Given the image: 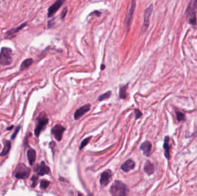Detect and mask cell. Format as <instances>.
Segmentation results:
<instances>
[{"label": "cell", "instance_id": "1", "mask_svg": "<svg viewBox=\"0 0 197 196\" xmlns=\"http://www.w3.org/2000/svg\"><path fill=\"white\" fill-rule=\"evenodd\" d=\"M110 191L113 196H127L129 190L122 182L116 181L111 186Z\"/></svg>", "mask_w": 197, "mask_h": 196}, {"label": "cell", "instance_id": "2", "mask_svg": "<svg viewBox=\"0 0 197 196\" xmlns=\"http://www.w3.org/2000/svg\"><path fill=\"white\" fill-rule=\"evenodd\" d=\"M12 62V51L10 48L3 47L0 52V65L8 66Z\"/></svg>", "mask_w": 197, "mask_h": 196}, {"label": "cell", "instance_id": "3", "mask_svg": "<svg viewBox=\"0 0 197 196\" xmlns=\"http://www.w3.org/2000/svg\"><path fill=\"white\" fill-rule=\"evenodd\" d=\"M197 7L196 1H191L189 3L186 10V15L188 19V21L191 24L194 25L196 24L195 11Z\"/></svg>", "mask_w": 197, "mask_h": 196}, {"label": "cell", "instance_id": "4", "mask_svg": "<svg viewBox=\"0 0 197 196\" xmlns=\"http://www.w3.org/2000/svg\"><path fill=\"white\" fill-rule=\"evenodd\" d=\"M49 122V119L46 117L45 112H42L37 118V124L35 129V134L39 136L42 130L45 127Z\"/></svg>", "mask_w": 197, "mask_h": 196}, {"label": "cell", "instance_id": "5", "mask_svg": "<svg viewBox=\"0 0 197 196\" xmlns=\"http://www.w3.org/2000/svg\"><path fill=\"white\" fill-rule=\"evenodd\" d=\"M30 170L23 164H19L15 171V177L18 179H23L27 177L30 174Z\"/></svg>", "mask_w": 197, "mask_h": 196}, {"label": "cell", "instance_id": "6", "mask_svg": "<svg viewBox=\"0 0 197 196\" xmlns=\"http://www.w3.org/2000/svg\"><path fill=\"white\" fill-rule=\"evenodd\" d=\"M65 128L60 124H56L51 130V132L58 141H61Z\"/></svg>", "mask_w": 197, "mask_h": 196}, {"label": "cell", "instance_id": "7", "mask_svg": "<svg viewBox=\"0 0 197 196\" xmlns=\"http://www.w3.org/2000/svg\"><path fill=\"white\" fill-rule=\"evenodd\" d=\"M152 11H153V5H150L144 11V23H143V26H142V28L144 31H146L149 27L150 17L151 16Z\"/></svg>", "mask_w": 197, "mask_h": 196}, {"label": "cell", "instance_id": "8", "mask_svg": "<svg viewBox=\"0 0 197 196\" xmlns=\"http://www.w3.org/2000/svg\"><path fill=\"white\" fill-rule=\"evenodd\" d=\"M64 3L65 1L58 0V1H55L52 5H51L48 9V17H51L53 16H54V15L58 11V9L61 7V6Z\"/></svg>", "mask_w": 197, "mask_h": 196}, {"label": "cell", "instance_id": "9", "mask_svg": "<svg viewBox=\"0 0 197 196\" xmlns=\"http://www.w3.org/2000/svg\"><path fill=\"white\" fill-rule=\"evenodd\" d=\"M112 178V173L110 170H106L102 173L100 183L102 186H106L110 182Z\"/></svg>", "mask_w": 197, "mask_h": 196}, {"label": "cell", "instance_id": "10", "mask_svg": "<svg viewBox=\"0 0 197 196\" xmlns=\"http://www.w3.org/2000/svg\"><path fill=\"white\" fill-rule=\"evenodd\" d=\"M90 104H87L82 106L80 108L78 109L74 113V119L76 120H78L82 116H84L85 113L89 112L90 110Z\"/></svg>", "mask_w": 197, "mask_h": 196}, {"label": "cell", "instance_id": "11", "mask_svg": "<svg viewBox=\"0 0 197 196\" xmlns=\"http://www.w3.org/2000/svg\"><path fill=\"white\" fill-rule=\"evenodd\" d=\"M130 7L129 10L128 12V14L126 15V24L128 28H129V27L130 26V23L133 18V13L134 12V9L136 7V3L134 1H132L131 2V4H130Z\"/></svg>", "mask_w": 197, "mask_h": 196}, {"label": "cell", "instance_id": "12", "mask_svg": "<svg viewBox=\"0 0 197 196\" xmlns=\"http://www.w3.org/2000/svg\"><path fill=\"white\" fill-rule=\"evenodd\" d=\"M35 170L39 175H44L49 174L50 172V168L45 164L44 162H42L40 164L37 165L35 168Z\"/></svg>", "mask_w": 197, "mask_h": 196}, {"label": "cell", "instance_id": "13", "mask_svg": "<svg viewBox=\"0 0 197 196\" xmlns=\"http://www.w3.org/2000/svg\"><path fill=\"white\" fill-rule=\"evenodd\" d=\"M169 138L168 136H167L164 138V144H163V148L164 150V155L165 157L169 160L171 158L170 155V146L169 144Z\"/></svg>", "mask_w": 197, "mask_h": 196}, {"label": "cell", "instance_id": "14", "mask_svg": "<svg viewBox=\"0 0 197 196\" xmlns=\"http://www.w3.org/2000/svg\"><path fill=\"white\" fill-rule=\"evenodd\" d=\"M140 149L143 151L144 154L146 156H149L150 154V151L152 149V144L149 141H145L141 145Z\"/></svg>", "mask_w": 197, "mask_h": 196}, {"label": "cell", "instance_id": "15", "mask_svg": "<svg viewBox=\"0 0 197 196\" xmlns=\"http://www.w3.org/2000/svg\"><path fill=\"white\" fill-rule=\"evenodd\" d=\"M134 162L131 159H128L121 166V169L125 172H128L133 170L134 168Z\"/></svg>", "mask_w": 197, "mask_h": 196}, {"label": "cell", "instance_id": "16", "mask_svg": "<svg viewBox=\"0 0 197 196\" xmlns=\"http://www.w3.org/2000/svg\"><path fill=\"white\" fill-rule=\"evenodd\" d=\"M144 170L145 171V172L148 175H150L152 174H153L154 172V166L153 164V163H152L150 161L148 160L145 165H144Z\"/></svg>", "mask_w": 197, "mask_h": 196}, {"label": "cell", "instance_id": "17", "mask_svg": "<svg viewBox=\"0 0 197 196\" xmlns=\"http://www.w3.org/2000/svg\"><path fill=\"white\" fill-rule=\"evenodd\" d=\"M27 157L28 162L31 165H32L35 161L36 152L34 149H29L27 151Z\"/></svg>", "mask_w": 197, "mask_h": 196}, {"label": "cell", "instance_id": "18", "mask_svg": "<svg viewBox=\"0 0 197 196\" xmlns=\"http://www.w3.org/2000/svg\"><path fill=\"white\" fill-rule=\"evenodd\" d=\"M26 25H27V23H24L23 24L21 25L19 27H17L16 28H13V29L11 30L10 31H8L6 33V34H5L6 36L8 37V38H9V36H13L15 34L18 33L19 31H20L22 29H23Z\"/></svg>", "mask_w": 197, "mask_h": 196}, {"label": "cell", "instance_id": "19", "mask_svg": "<svg viewBox=\"0 0 197 196\" xmlns=\"http://www.w3.org/2000/svg\"><path fill=\"white\" fill-rule=\"evenodd\" d=\"M4 147L3 148V151L1 153V156H5L8 154V153L9 152L11 147V143L9 140H5L4 142Z\"/></svg>", "mask_w": 197, "mask_h": 196}, {"label": "cell", "instance_id": "20", "mask_svg": "<svg viewBox=\"0 0 197 196\" xmlns=\"http://www.w3.org/2000/svg\"><path fill=\"white\" fill-rule=\"evenodd\" d=\"M128 85H129V83L125 85H123L120 87L119 97L121 98V99L125 100L126 99V97H127L126 91H127V89L128 88Z\"/></svg>", "mask_w": 197, "mask_h": 196}, {"label": "cell", "instance_id": "21", "mask_svg": "<svg viewBox=\"0 0 197 196\" xmlns=\"http://www.w3.org/2000/svg\"><path fill=\"white\" fill-rule=\"evenodd\" d=\"M33 63V59H31V58H30V59H26L25 60H24L21 65H20V70L22 71V70H24L27 68H28Z\"/></svg>", "mask_w": 197, "mask_h": 196}, {"label": "cell", "instance_id": "22", "mask_svg": "<svg viewBox=\"0 0 197 196\" xmlns=\"http://www.w3.org/2000/svg\"><path fill=\"white\" fill-rule=\"evenodd\" d=\"M111 91H108L106 92L105 93H104L103 94L100 95L99 97H98V100L99 101H102L103 100L107 99L111 96Z\"/></svg>", "mask_w": 197, "mask_h": 196}, {"label": "cell", "instance_id": "23", "mask_svg": "<svg viewBox=\"0 0 197 196\" xmlns=\"http://www.w3.org/2000/svg\"><path fill=\"white\" fill-rule=\"evenodd\" d=\"M176 119L178 121H184L186 119L185 115L183 113L180 112H176Z\"/></svg>", "mask_w": 197, "mask_h": 196}, {"label": "cell", "instance_id": "24", "mask_svg": "<svg viewBox=\"0 0 197 196\" xmlns=\"http://www.w3.org/2000/svg\"><path fill=\"white\" fill-rule=\"evenodd\" d=\"M50 185V182L46 180H42L40 182V187L43 189H46Z\"/></svg>", "mask_w": 197, "mask_h": 196}, {"label": "cell", "instance_id": "25", "mask_svg": "<svg viewBox=\"0 0 197 196\" xmlns=\"http://www.w3.org/2000/svg\"><path fill=\"white\" fill-rule=\"evenodd\" d=\"M90 139H91V137H88V138L85 139L84 140H83V141L81 142V146L80 147V150H81L83 147H84L89 143Z\"/></svg>", "mask_w": 197, "mask_h": 196}, {"label": "cell", "instance_id": "26", "mask_svg": "<svg viewBox=\"0 0 197 196\" xmlns=\"http://www.w3.org/2000/svg\"><path fill=\"white\" fill-rule=\"evenodd\" d=\"M135 114H136V119H139L142 115V112L139 109H135Z\"/></svg>", "mask_w": 197, "mask_h": 196}, {"label": "cell", "instance_id": "27", "mask_svg": "<svg viewBox=\"0 0 197 196\" xmlns=\"http://www.w3.org/2000/svg\"><path fill=\"white\" fill-rule=\"evenodd\" d=\"M20 129V126H18V127H16V128L15 130V132H13V135H12V138H11L12 139H13L15 138V137L16 136L17 134H18V132H19Z\"/></svg>", "mask_w": 197, "mask_h": 196}, {"label": "cell", "instance_id": "28", "mask_svg": "<svg viewBox=\"0 0 197 196\" xmlns=\"http://www.w3.org/2000/svg\"><path fill=\"white\" fill-rule=\"evenodd\" d=\"M67 12V7H65V8L63 9V11H62V13H61V19L63 20V19H65V16H66V15Z\"/></svg>", "mask_w": 197, "mask_h": 196}, {"label": "cell", "instance_id": "29", "mask_svg": "<svg viewBox=\"0 0 197 196\" xmlns=\"http://www.w3.org/2000/svg\"><path fill=\"white\" fill-rule=\"evenodd\" d=\"M32 180L33 181V183H32V186L34 187V186H35V185L37 183V180H38V177L34 175L33 178L32 179Z\"/></svg>", "mask_w": 197, "mask_h": 196}, {"label": "cell", "instance_id": "30", "mask_svg": "<svg viewBox=\"0 0 197 196\" xmlns=\"http://www.w3.org/2000/svg\"><path fill=\"white\" fill-rule=\"evenodd\" d=\"M105 67H106L105 65V64H102L101 65V70H105Z\"/></svg>", "mask_w": 197, "mask_h": 196}, {"label": "cell", "instance_id": "31", "mask_svg": "<svg viewBox=\"0 0 197 196\" xmlns=\"http://www.w3.org/2000/svg\"><path fill=\"white\" fill-rule=\"evenodd\" d=\"M13 128V126H11V127H8L7 128V130H11Z\"/></svg>", "mask_w": 197, "mask_h": 196}, {"label": "cell", "instance_id": "32", "mask_svg": "<svg viewBox=\"0 0 197 196\" xmlns=\"http://www.w3.org/2000/svg\"><path fill=\"white\" fill-rule=\"evenodd\" d=\"M78 196H83V195H82L81 193H78Z\"/></svg>", "mask_w": 197, "mask_h": 196}]
</instances>
